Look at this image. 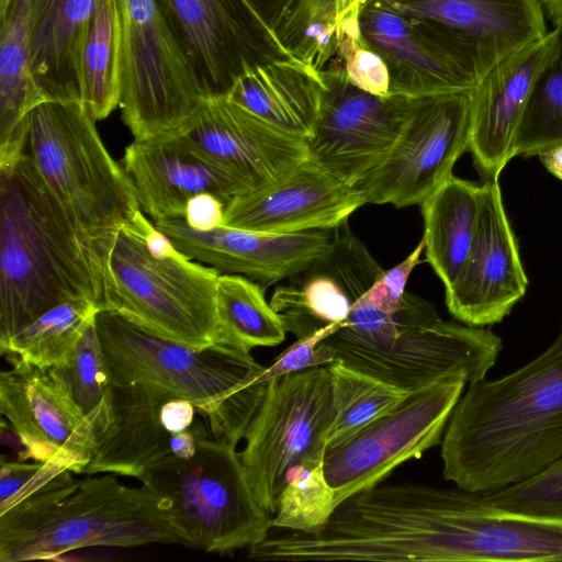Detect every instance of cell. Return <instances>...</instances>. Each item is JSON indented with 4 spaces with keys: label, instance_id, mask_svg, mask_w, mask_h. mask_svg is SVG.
I'll list each match as a JSON object with an SVG mask.
<instances>
[{
    "label": "cell",
    "instance_id": "6da1fadb",
    "mask_svg": "<svg viewBox=\"0 0 562 562\" xmlns=\"http://www.w3.org/2000/svg\"><path fill=\"white\" fill-rule=\"evenodd\" d=\"M561 458L562 323L524 367L469 383L441 440L445 479L481 494L529 480Z\"/></svg>",
    "mask_w": 562,
    "mask_h": 562
},
{
    "label": "cell",
    "instance_id": "7a4b0ae2",
    "mask_svg": "<svg viewBox=\"0 0 562 562\" xmlns=\"http://www.w3.org/2000/svg\"><path fill=\"white\" fill-rule=\"evenodd\" d=\"M86 297L101 299L86 237L23 153L0 164V344Z\"/></svg>",
    "mask_w": 562,
    "mask_h": 562
},
{
    "label": "cell",
    "instance_id": "3957f363",
    "mask_svg": "<svg viewBox=\"0 0 562 562\" xmlns=\"http://www.w3.org/2000/svg\"><path fill=\"white\" fill-rule=\"evenodd\" d=\"M72 474L0 514V562L54 560L91 547H188L162 495L111 473Z\"/></svg>",
    "mask_w": 562,
    "mask_h": 562
},
{
    "label": "cell",
    "instance_id": "277c9868",
    "mask_svg": "<svg viewBox=\"0 0 562 562\" xmlns=\"http://www.w3.org/2000/svg\"><path fill=\"white\" fill-rule=\"evenodd\" d=\"M94 324L112 383L164 387L194 404L211 438L236 447L245 437L269 383L259 380L263 367L250 352L173 341L106 310Z\"/></svg>",
    "mask_w": 562,
    "mask_h": 562
},
{
    "label": "cell",
    "instance_id": "5b68a950",
    "mask_svg": "<svg viewBox=\"0 0 562 562\" xmlns=\"http://www.w3.org/2000/svg\"><path fill=\"white\" fill-rule=\"evenodd\" d=\"M101 282V310L170 340L215 344L220 271L180 250L153 255L127 224L88 241Z\"/></svg>",
    "mask_w": 562,
    "mask_h": 562
},
{
    "label": "cell",
    "instance_id": "8992f818",
    "mask_svg": "<svg viewBox=\"0 0 562 562\" xmlns=\"http://www.w3.org/2000/svg\"><path fill=\"white\" fill-rule=\"evenodd\" d=\"M95 122L80 101H42L25 119L22 151L87 243L126 225L140 210Z\"/></svg>",
    "mask_w": 562,
    "mask_h": 562
},
{
    "label": "cell",
    "instance_id": "52a82bcc",
    "mask_svg": "<svg viewBox=\"0 0 562 562\" xmlns=\"http://www.w3.org/2000/svg\"><path fill=\"white\" fill-rule=\"evenodd\" d=\"M142 484L162 495L188 547L225 553L269 536L273 516L254 495L236 447L211 437L188 460L168 457Z\"/></svg>",
    "mask_w": 562,
    "mask_h": 562
},
{
    "label": "cell",
    "instance_id": "ba28073f",
    "mask_svg": "<svg viewBox=\"0 0 562 562\" xmlns=\"http://www.w3.org/2000/svg\"><path fill=\"white\" fill-rule=\"evenodd\" d=\"M121 116L134 139L180 131L206 94L156 0H115Z\"/></svg>",
    "mask_w": 562,
    "mask_h": 562
},
{
    "label": "cell",
    "instance_id": "9c48e42d",
    "mask_svg": "<svg viewBox=\"0 0 562 562\" xmlns=\"http://www.w3.org/2000/svg\"><path fill=\"white\" fill-rule=\"evenodd\" d=\"M334 419L328 366L313 367L269 381L238 452L258 502L276 514L288 471L308 460H324Z\"/></svg>",
    "mask_w": 562,
    "mask_h": 562
},
{
    "label": "cell",
    "instance_id": "30bf717a",
    "mask_svg": "<svg viewBox=\"0 0 562 562\" xmlns=\"http://www.w3.org/2000/svg\"><path fill=\"white\" fill-rule=\"evenodd\" d=\"M400 316L395 336L382 346H330L335 361L413 392L457 373L468 384L485 379L503 348L492 330L442 321L430 303L407 292Z\"/></svg>",
    "mask_w": 562,
    "mask_h": 562
},
{
    "label": "cell",
    "instance_id": "8fae6325",
    "mask_svg": "<svg viewBox=\"0 0 562 562\" xmlns=\"http://www.w3.org/2000/svg\"><path fill=\"white\" fill-rule=\"evenodd\" d=\"M467 383V375L457 373L409 392L393 409L327 449L324 473L336 506L379 485L395 468L439 445Z\"/></svg>",
    "mask_w": 562,
    "mask_h": 562
},
{
    "label": "cell",
    "instance_id": "7c38bea8",
    "mask_svg": "<svg viewBox=\"0 0 562 562\" xmlns=\"http://www.w3.org/2000/svg\"><path fill=\"white\" fill-rule=\"evenodd\" d=\"M470 138V91L414 99L396 142L356 187L367 204L420 205L452 176Z\"/></svg>",
    "mask_w": 562,
    "mask_h": 562
},
{
    "label": "cell",
    "instance_id": "4fadbf2b",
    "mask_svg": "<svg viewBox=\"0 0 562 562\" xmlns=\"http://www.w3.org/2000/svg\"><path fill=\"white\" fill-rule=\"evenodd\" d=\"M206 97L247 70L294 58L246 0H156Z\"/></svg>",
    "mask_w": 562,
    "mask_h": 562
},
{
    "label": "cell",
    "instance_id": "5bb4252c",
    "mask_svg": "<svg viewBox=\"0 0 562 562\" xmlns=\"http://www.w3.org/2000/svg\"><path fill=\"white\" fill-rule=\"evenodd\" d=\"M319 74L324 93L316 126L306 139L307 158L356 187L396 142L414 99L364 91L336 61Z\"/></svg>",
    "mask_w": 562,
    "mask_h": 562
},
{
    "label": "cell",
    "instance_id": "9a60e30c",
    "mask_svg": "<svg viewBox=\"0 0 562 562\" xmlns=\"http://www.w3.org/2000/svg\"><path fill=\"white\" fill-rule=\"evenodd\" d=\"M423 23L476 82L549 32L539 0H386Z\"/></svg>",
    "mask_w": 562,
    "mask_h": 562
},
{
    "label": "cell",
    "instance_id": "2e32d148",
    "mask_svg": "<svg viewBox=\"0 0 562 562\" xmlns=\"http://www.w3.org/2000/svg\"><path fill=\"white\" fill-rule=\"evenodd\" d=\"M0 374V412L24 449L23 459L85 474L98 431L47 370L11 363Z\"/></svg>",
    "mask_w": 562,
    "mask_h": 562
},
{
    "label": "cell",
    "instance_id": "e0dca14e",
    "mask_svg": "<svg viewBox=\"0 0 562 562\" xmlns=\"http://www.w3.org/2000/svg\"><path fill=\"white\" fill-rule=\"evenodd\" d=\"M527 285L498 179L484 181L475 236L460 274L446 289L447 307L465 325H494L524 297Z\"/></svg>",
    "mask_w": 562,
    "mask_h": 562
},
{
    "label": "cell",
    "instance_id": "ac0fdd59",
    "mask_svg": "<svg viewBox=\"0 0 562 562\" xmlns=\"http://www.w3.org/2000/svg\"><path fill=\"white\" fill-rule=\"evenodd\" d=\"M177 133L247 191L274 181L307 158L305 139L271 126L226 95L206 97Z\"/></svg>",
    "mask_w": 562,
    "mask_h": 562
},
{
    "label": "cell",
    "instance_id": "d6986e66",
    "mask_svg": "<svg viewBox=\"0 0 562 562\" xmlns=\"http://www.w3.org/2000/svg\"><path fill=\"white\" fill-rule=\"evenodd\" d=\"M367 204L363 193L306 158L225 205L224 226L272 234L335 229Z\"/></svg>",
    "mask_w": 562,
    "mask_h": 562
},
{
    "label": "cell",
    "instance_id": "ffe728a7",
    "mask_svg": "<svg viewBox=\"0 0 562 562\" xmlns=\"http://www.w3.org/2000/svg\"><path fill=\"white\" fill-rule=\"evenodd\" d=\"M153 222L191 259L247 277L263 289L306 270L328 250L334 236L331 229L272 234L224 225L198 231L182 218Z\"/></svg>",
    "mask_w": 562,
    "mask_h": 562
},
{
    "label": "cell",
    "instance_id": "44dd1931",
    "mask_svg": "<svg viewBox=\"0 0 562 562\" xmlns=\"http://www.w3.org/2000/svg\"><path fill=\"white\" fill-rule=\"evenodd\" d=\"M383 271L346 223L334 229L331 244L321 258L274 290L270 305L286 333L303 338L342 323Z\"/></svg>",
    "mask_w": 562,
    "mask_h": 562
},
{
    "label": "cell",
    "instance_id": "7402d4cb",
    "mask_svg": "<svg viewBox=\"0 0 562 562\" xmlns=\"http://www.w3.org/2000/svg\"><path fill=\"white\" fill-rule=\"evenodd\" d=\"M558 33L510 54L470 91L471 138L469 150L482 178L498 179L514 157L513 144L533 87L558 49Z\"/></svg>",
    "mask_w": 562,
    "mask_h": 562
},
{
    "label": "cell",
    "instance_id": "603a6c76",
    "mask_svg": "<svg viewBox=\"0 0 562 562\" xmlns=\"http://www.w3.org/2000/svg\"><path fill=\"white\" fill-rule=\"evenodd\" d=\"M358 24L363 43L387 68L389 94L420 99L474 87L473 78L423 23L386 0H364Z\"/></svg>",
    "mask_w": 562,
    "mask_h": 562
},
{
    "label": "cell",
    "instance_id": "cb8c5ba5",
    "mask_svg": "<svg viewBox=\"0 0 562 562\" xmlns=\"http://www.w3.org/2000/svg\"><path fill=\"white\" fill-rule=\"evenodd\" d=\"M143 213L153 221L184 217L188 201L211 193L225 205L247 189L179 133L133 139L123 156Z\"/></svg>",
    "mask_w": 562,
    "mask_h": 562
},
{
    "label": "cell",
    "instance_id": "d4e9b609",
    "mask_svg": "<svg viewBox=\"0 0 562 562\" xmlns=\"http://www.w3.org/2000/svg\"><path fill=\"white\" fill-rule=\"evenodd\" d=\"M178 397L145 382L112 383L108 423L85 474L111 473L136 480L172 456L175 434L160 418L162 404Z\"/></svg>",
    "mask_w": 562,
    "mask_h": 562
},
{
    "label": "cell",
    "instance_id": "484cf974",
    "mask_svg": "<svg viewBox=\"0 0 562 562\" xmlns=\"http://www.w3.org/2000/svg\"><path fill=\"white\" fill-rule=\"evenodd\" d=\"M98 0H29L34 81L43 100L80 101V63Z\"/></svg>",
    "mask_w": 562,
    "mask_h": 562
},
{
    "label": "cell",
    "instance_id": "4316f807",
    "mask_svg": "<svg viewBox=\"0 0 562 562\" xmlns=\"http://www.w3.org/2000/svg\"><path fill=\"white\" fill-rule=\"evenodd\" d=\"M323 93L318 71L286 58L247 70L226 97L271 126L306 140L316 126Z\"/></svg>",
    "mask_w": 562,
    "mask_h": 562
},
{
    "label": "cell",
    "instance_id": "83f0119b",
    "mask_svg": "<svg viewBox=\"0 0 562 562\" xmlns=\"http://www.w3.org/2000/svg\"><path fill=\"white\" fill-rule=\"evenodd\" d=\"M480 186L451 176L422 204L427 261L449 288L471 249L479 217Z\"/></svg>",
    "mask_w": 562,
    "mask_h": 562
},
{
    "label": "cell",
    "instance_id": "f1b7e54d",
    "mask_svg": "<svg viewBox=\"0 0 562 562\" xmlns=\"http://www.w3.org/2000/svg\"><path fill=\"white\" fill-rule=\"evenodd\" d=\"M27 4L11 0L0 15V162L22 154L27 113L44 101L32 72Z\"/></svg>",
    "mask_w": 562,
    "mask_h": 562
},
{
    "label": "cell",
    "instance_id": "f546056e",
    "mask_svg": "<svg viewBox=\"0 0 562 562\" xmlns=\"http://www.w3.org/2000/svg\"><path fill=\"white\" fill-rule=\"evenodd\" d=\"M215 342L250 352L281 344L286 330L265 299V289L247 277L221 273L216 285Z\"/></svg>",
    "mask_w": 562,
    "mask_h": 562
},
{
    "label": "cell",
    "instance_id": "4dcf8cb0",
    "mask_svg": "<svg viewBox=\"0 0 562 562\" xmlns=\"http://www.w3.org/2000/svg\"><path fill=\"white\" fill-rule=\"evenodd\" d=\"M100 310V303L88 297L53 306L0 344V353L10 364L47 370L68 358Z\"/></svg>",
    "mask_w": 562,
    "mask_h": 562
},
{
    "label": "cell",
    "instance_id": "1f68e13d",
    "mask_svg": "<svg viewBox=\"0 0 562 562\" xmlns=\"http://www.w3.org/2000/svg\"><path fill=\"white\" fill-rule=\"evenodd\" d=\"M119 25L115 0H98L80 63L81 103L95 120L119 106Z\"/></svg>",
    "mask_w": 562,
    "mask_h": 562
},
{
    "label": "cell",
    "instance_id": "d6a6232c",
    "mask_svg": "<svg viewBox=\"0 0 562 562\" xmlns=\"http://www.w3.org/2000/svg\"><path fill=\"white\" fill-rule=\"evenodd\" d=\"M364 0H293L273 32L296 59L322 71L337 53L339 22Z\"/></svg>",
    "mask_w": 562,
    "mask_h": 562
},
{
    "label": "cell",
    "instance_id": "836d02e7",
    "mask_svg": "<svg viewBox=\"0 0 562 562\" xmlns=\"http://www.w3.org/2000/svg\"><path fill=\"white\" fill-rule=\"evenodd\" d=\"M327 366L333 379L334 406L327 449L340 445L393 409L409 393L339 361Z\"/></svg>",
    "mask_w": 562,
    "mask_h": 562
},
{
    "label": "cell",
    "instance_id": "e575fe53",
    "mask_svg": "<svg viewBox=\"0 0 562 562\" xmlns=\"http://www.w3.org/2000/svg\"><path fill=\"white\" fill-rule=\"evenodd\" d=\"M94 322L68 358L47 371L93 424L99 437L108 423L111 378Z\"/></svg>",
    "mask_w": 562,
    "mask_h": 562
},
{
    "label": "cell",
    "instance_id": "d590c367",
    "mask_svg": "<svg viewBox=\"0 0 562 562\" xmlns=\"http://www.w3.org/2000/svg\"><path fill=\"white\" fill-rule=\"evenodd\" d=\"M554 29L558 49L533 87L515 135L514 157L538 156L562 145V19Z\"/></svg>",
    "mask_w": 562,
    "mask_h": 562
},
{
    "label": "cell",
    "instance_id": "8d00e7d4",
    "mask_svg": "<svg viewBox=\"0 0 562 562\" xmlns=\"http://www.w3.org/2000/svg\"><path fill=\"white\" fill-rule=\"evenodd\" d=\"M336 508L334 491L324 473V460H308L288 471L272 528L315 533Z\"/></svg>",
    "mask_w": 562,
    "mask_h": 562
},
{
    "label": "cell",
    "instance_id": "74e56055",
    "mask_svg": "<svg viewBox=\"0 0 562 562\" xmlns=\"http://www.w3.org/2000/svg\"><path fill=\"white\" fill-rule=\"evenodd\" d=\"M359 7L339 22L338 47L331 61L342 67L347 79L352 85L374 94L387 95L390 89L387 68L381 57L361 38L358 24Z\"/></svg>",
    "mask_w": 562,
    "mask_h": 562
},
{
    "label": "cell",
    "instance_id": "f35d334b",
    "mask_svg": "<svg viewBox=\"0 0 562 562\" xmlns=\"http://www.w3.org/2000/svg\"><path fill=\"white\" fill-rule=\"evenodd\" d=\"M485 495L497 507L562 518V458L529 480Z\"/></svg>",
    "mask_w": 562,
    "mask_h": 562
},
{
    "label": "cell",
    "instance_id": "ab89813d",
    "mask_svg": "<svg viewBox=\"0 0 562 562\" xmlns=\"http://www.w3.org/2000/svg\"><path fill=\"white\" fill-rule=\"evenodd\" d=\"M69 470L44 461L19 462L1 460L0 514L37 494Z\"/></svg>",
    "mask_w": 562,
    "mask_h": 562
},
{
    "label": "cell",
    "instance_id": "60d3db41",
    "mask_svg": "<svg viewBox=\"0 0 562 562\" xmlns=\"http://www.w3.org/2000/svg\"><path fill=\"white\" fill-rule=\"evenodd\" d=\"M341 323L327 325L311 335L299 338L288 347L271 366L259 373L261 382H269L281 375L303 371L313 367L327 366L335 361V352L324 339L340 327Z\"/></svg>",
    "mask_w": 562,
    "mask_h": 562
},
{
    "label": "cell",
    "instance_id": "b9f144b4",
    "mask_svg": "<svg viewBox=\"0 0 562 562\" xmlns=\"http://www.w3.org/2000/svg\"><path fill=\"white\" fill-rule=\"evenodd\" d=\"M425 244L422 239L415 249L398 265L384 270L364 293L367 300L389 314H396L405 302V286L413 269L420 262Z\"/></svg>",
    "mask_w": 562,
    "mask_h": 562
},
{
    "label": "cell",
    "instance_id": "7bdbcfd3",
    "mask_svg": "<svg viewBox=\"0 0 562 562\" xmlns=\"http://www.w3.org/2000/svg\"><path fill=\"white\" fill-rule=\"evenodd\" d=\"M225 203L211 193L191 198L186 206V223L198 231H210L224 223Z\"/></svg>",
    "mask_w": 562,
    "mask_h": 562
},
{
    "label": "cell",
    "instance_id": "ee69618b",
    "mask_svg": "<svg viewBox=\"0 0 562 562\" xmlns=\"http://www.w3.org/2000/svg\"><path fill=\"white\" fill-rule=\"evenodd\" d=\"M196 414L194 404L182 397L169 398L160 409L161 423L172 434L189 429L195 422Z\"/></svg>",
    "mask_w": 562,
    "mask_h": 562
},
{
    "label": "cell",
    "instance_id": "f6af8a7d",
    "mask_svg": "<svg viewBox=\"0 0 562 562\" xmlns=\"http://www.w3.org/2000/svg\"><path fill=\"white\" fill-rule=\"evenodd\" d=\"M255 12L271 27L283 16L293 0H246Z\"/></svg>",
    "mask_w": 562,
    "mask_h": 562
},
{
    "label": "cell",
    "instance_id": "bcb514c9",
    "mask_svg": "<svg viewBox=\"0 0 562 562\" xmlns=\"http://www.w3.org/2000/svg\"><path fill=\"white\" fill-rule=\"evenodd\" d=\"M538 157L550 173L562 180V145L544 150Z\"/></svg>",
    "mask_w": 562,
    "mask_h": 562
},
{
    "label": "cell",
    "instance_id": "7dc6e473",
    "mask_svg": "<svg viewBox=\"0 0 562 562\" xmlns=\"http://www.w3.org/2000/svg\"><path fill=\"white\" fill-rule=\"evenodd\" d=\"M544 13L553 23L562 19V0H539Z\"/></svg>",
    "mask_w": 562,
    "mask_h": 562
},
{
    "label": "cell",
    "instance_id": "c3c4849f",
    "mask_svg": "<svg viewBox=\"0 0 562 562\" xmlns=\"http://www.w3.org/2000/svg\"><path fill=\"white\" fill-rule=\"evenodd\" d=\"M11 0H0V15L4 13Z\"/></svg>",
    "mask_w": 562,
    "mask_h": 562
}]
</instances>
